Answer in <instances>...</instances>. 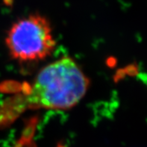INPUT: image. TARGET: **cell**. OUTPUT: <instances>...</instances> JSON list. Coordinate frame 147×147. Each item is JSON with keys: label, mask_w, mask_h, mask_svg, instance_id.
Returning a JSON list of instances; mask_svg holds the SVG:
<instances>
[{"label": "cell", "mask_w": 147, "mask_h": 147, "mask_svg": "<svg viewBox=\"0 0 147 147\" xmlns=\"http://www.w3.org/2000/svg\"><path fill=\"white\" fill-rule=\"evenodd\" d=\"M89 85V78L80 66L66 56L50 63L38 73L28 102L33 106L68 110L83 99Z\"/></svg>", "instance_id": "obj_1"}, {"label": "cell", "mask_w": 147, "mask_h": 147, "mask_svg": "<svg viewBox=\"0 0 147 147\" xmlns=\"http://www.w3.org/2000/svg\"><path fill=\"white\" fill-rule=\"evenodd\" d=\"M5 44L13 60L36 62L52 55L56 41L48 20L31 14L13 22L7 32Z\"/></svg>", "instance_id": "obj_2"}]
</instances>
